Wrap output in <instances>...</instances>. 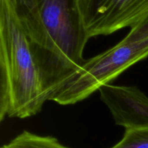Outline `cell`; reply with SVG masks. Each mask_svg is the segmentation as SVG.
I'll list each match as a JSON object with an SVG mask.
<instances>
[{"instance_id":"2","label":"cell","mask_w":148,"mask_h":148,"mask_svg":"<svg viewBox=\"0 0 148 148\" xmlns=\"http://www.w3.org/2000/svg\"><path fill=\"white\" fill-rule=\"evenodd\" d=\"M49 101L12 0H0V120L36 115Z\"/></svg>"},{"instance_id":"3","label":"cell","mask_w":148,"mask_h":148,"mask_svg":"<svg viewBox=\"0 0 148 148\" xmlns=\"http://www.w3.org/2000/svg\"><path fill=\"white\" fill-rule=\"evenodd\" d=\"M147 56L148 38L133 42L124 38L108 50L84 61L49 101L64 106L83 101Z\"/></svg>"},{"instance_id":"5","label":"cell","mask_w":148,"mask_h":148,"mask_svg":"<svg viewBox=\"0 0 148 148\" xmlns=\"http://www.w3.org/2000/svg\"><path fill=\"white\" fill-rule=\"evenodd\" d=\"M98 91L116 124L126 130L148 128V98L137 87L107 84Z\"/></svg>"},{"instance_id":"6","label":"cell","mask_w":148,"mask_h":148,"mask_svg":"<svg viewBox=\"0 0 148 148\" xmlns=\"http://www.w3.org/2000/svg\"><path fill=\"white\" fill-rule=\"evenodd\" d=\"M6 145L7 148H69L54 137L39 136L27 131L19 134Z\"/></svg>"},{"instance_id":"9","label":"cell","mask_w":148,"mask_h":148,"mask_svg":"<svg viewBox=\"0 0 148 148\" xmlns=\"http://www.w3.org/2000/svg\"><path fill=\"white\" fill-rule=\"evenodd\" d=\"M1 148H7V145H3Z\"/></svg>"},{"instance_id":"4","label":"cell","mask_w":148,"mask_h":148,"mask_svg":"<svg viewBox=\"0 0 148 148\" xmlns=\"http://www.w3.org/2000/svg\"><path fill=\"white\" fill-rule=\"evenodd\" d=\"M89 38L132 27L148 16V0H77Z\"/></svg>"},{"instance_id":"1","label":"cell","mask_w":148,"mask_h":148,"mask_svg":"<svg viewBox=\"0 0 148 148\" xmlns=\"http://www.w3.org/2000/svg\"><path fill=\"white\" fill-rule=\"evenodd\" d=\"M41 72L49 101L82 65L89 36L77 0H12Z\"/></svg>"},{"instance_id":"7","label":"cell","mask_w":148,"mask_h":148,"mask_svg":"<svg viewBox=\"0 0 148 148\" xmlns=\"http://www.w3.org/2000/svg\"><path fill=\"white\" fill-rule=\"evenodd\" d=\"M111 148H148V128L126 130L123 138Z\"/></svg>"},{"instance_id":"8","label":"cell","mask_w":148,"mask_h":148,"mask_svg":"<svg viewBox=\"0 0 148 148\" xmlns=\"http://www.w3.org/2000/svg\"><path fill=\"white\" fill-rule=\"evenodd\" d=\"M146 38H148V16L137 25L132 27L129 34L124 38L126 40L130 42L142 40Z\"/></svg>"}]
</instances>
